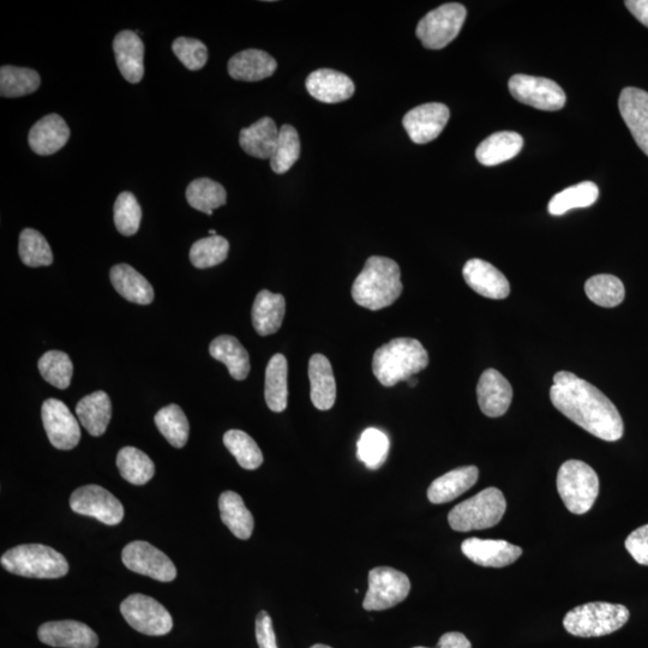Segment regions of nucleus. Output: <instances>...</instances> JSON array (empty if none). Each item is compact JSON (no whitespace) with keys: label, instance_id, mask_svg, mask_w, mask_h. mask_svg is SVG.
Returning <instances> with one entry per match:
<instances>
[{"label":"nucleus","instance_id":"29","mask_svg":"<svg viewBox=\"0 0 648 648\" xmlns=\"http://www.w3.org/2000/svg\"><path fill=\"white\" fill-rule=\"evenodd\" d=\"M110 280L120 296L131 303L149 305L154 300V288L144 276L129 264L113 266Z\"/></svg>","mask_w":648,"mask_h":648},{"label":"nucleus","instance_id":"24","mask_svg":"<svg viewBox=\"0 0 648 648\" xmlns=\"http://www.w3.org/2000/svg\"><path fill=\"white\" fill-rule=\"evenodd\" d=\"M228 74L233 80L258 82L273 76L278 63L267 52L246 50L234 54L227 65Z\"/></svg>","mask_w":648,"mask_h":648},{"label":"nucleus","instance_id":"23","mask_svg":"<svg viewBox=\"0 0 648 648\" xmlns=\"http://www.w3.org/2000/svg\"><path fill=\"white\" fill-rule=\"evenodd\" d=\"M120 74L130 83H140L144 76V44L135 32L123 30L113 40Z\"/></svg>","mask_w":648,"mask_h":648},{"label":"nucleus","instance_id":"3","mask_svg":"<svg viewBox=\"0 0 648 648\" xmlns=\"http://www.w3.org/2000/svg\"><path fill=\"white\" fill-rule=\"evenodd\" d=\"M428 365V352L418 340L411 338L390 340L377 348L372 359V371L384 387L406 382Z\"/></svg>","mask_w":648,"mask_h":648},{"label":"nucleus","instance_id":"42","mask_svg":"<svg viewBox=\"0 0 648 648\" xmlns=\"http://www.w3.org/2000/svg\"><path fill=\"white\" fill-rule=\"evenodd\" d=\"M389 447V438L383 431L369 428L359 437L357 456L369 470H377L386 462Z\"/></svg>","mask_w":648,"mask_h":648},{"label":"nucleus","instance_id":"8","mask_svg":"<svg viewBox=\"0 0 648 648\" xmlns=\"http://www.w3.org/2000/svg\"><path fill=\"white\" fill-rule=\"evenodd\" d=\"M467 11L464 5L448 3L432 10L419 21L417 38L429 50H441L459 35Z\"/></svg>","mask_w":648,"mask_h":648},{"label":"nucleus","instance_id":"13","mask_svg":"<svg viewBox=\"0 0 648 648\" xmlns=\"http://www.w3.org/2000/svg\"><path fill=\"white\" fill-rule=\"evenodd\" d=\"M125 567L137 574L149 578L170 582L176 579L177 569L164 552L142 540H136L125 546L122 552Z\"/></svg>","mask_w":648,"mask_h":648},{"label":"nucleus","instance_id":"56","mask_svg":"<svg viewBox=\"0 0 648 648\" xmlns=\"http://www.w3.org/2000/svg\"><path fill=\"white\" fill-rule=\"evenodd\" d=\"M414 648H428V647H414Z\"/></svg>","mask_w":648,"mask_h":648},{"label":"nucleus","instance_id":"30","mask_svg":"<svg viewBox=\"0 0 648 648\" xmlns=\"http://www.w3.org/2000/svg\"><path fill=\"white\" fill-rule=\"evenodd\" d=\"M78 420L90 435H104L112 417L110 396L104 390L84 396L76 406Z\"/></svg>","mask_w":648,"mask_h":648},{"label":"nucleus","instance_id":"25","mask_svg":"<svg viewBox=\"0 0 648 648\" xmlns=\"http://www.w3.org/2000/svg\"><path fill=\"white\" fill-rule=\"evenodd\" d=\"M310 396L317 410L328 411L335 404L336 383L332 365L323 354H314L309 362Z\"/></svg>","mask_w":648,"mask_h":648},{"label":"nucleus","instance_id":"18","mask_svg":"<svg viewBox=\"0 0 648 648\" xmlns=\"http://www.w3.org/2000/svg\"><path fill=\"white\" fill-rule=\"evenodd\" d=\"M618 107L636 144L648 156V93L639 88H624Z\"/></svg>","mask_w":648,"mask_h":648},{"label":"nucleus","instance_id":"22","mask_svg":"<svg viewBox=\"0 0 648 648\" xmlns=\"http://www.w3.org/2000/svg\"><path fill=\"white\" fill-rule=\"evenodd\" d=\"M70 138V129L59 114L41 118L29 131L28 142L33 152L47 156L59 152Z\"/></svg>","mask_w":648,"mask_h":648},{"label":"nucleus","instance_id":"11","mask_svg":"<svg viewBox=\"0 0 648 648\" xmlns=\"http://www.w3.org/2000/svg\"><path fill=\"white\" fill-rule=\"evenodd\" d=\"M508 86L516 100L537 110L558 111L566 105V93L549 78L515 75Z\"/></svg>","mask_w":648,"mask_h":648},{"label":"nucleus","instance_id":"14","mask_svg":"<svg viewBox=\"0 0 648 648\" xmlns=\"http://www.w3.org/2000/svg\"><path fill=\"white\" fill-rule=\"evenodd\" d=\"M41 418L48 440L54 448L71 450L80 442V424L63 401L46 400L41 408Z\"/></svg>","mask_w":648,"mask_h":648},{"label":"nucleus","instance_id":"31","mask_svg":"<svg viewBox=\"0 0 648 648\" xmlns=\"http://www.w3.org/2000/svg\"><path fill=\"white\" fill-rule=\"evenodd\" d=\"M524 147V138L513 131H501L489 136L476 150L477 160L484 166H496L512 160Z\"/></svg>","mask_w":648,"mask_h":648},{"label":"nucleus","instance_id":"15","mask_svg":"<svg viewBox=\"0 0 648 648\" xmlns=\"http://www.w3.org/2000/svg\"><path fill=\"white\" fill-rule=\"evenodd\" d=\"M450 117L449 108L440 102L420 105L407 112L402 125L408 136L417 144L436 140L442 134Z\"/></svg>","mask_w":648,"mask_h":648},{"label":"nucleus","instance_id":"4","mask_svg":"<svg viewBox=\"0 0 648 648\" xmlns=\"http://www.w3.org/2000/svg\"><path fill=\"white\" fill-rule=\"evenodd\" d=\"M9 573L35 579H59L69 572V563L60 552L42 544L15 546L0 558Z\"/></svg>","mask_w":648,"mask_h":648},{"label":"nucleus","instance_id":"28","mask_svg":"<svg viewBox=\"0 0 648 648\" xmlns=\"http://www.w3.org/2000/svg\"><path fill=\"white\" fill-rule=\"evenodd\" d=\"M479 470L476 466H464L443 474L432 482L428 490L431 503L442 504L454 501L477 483Z\"/></svg>","mask_w":648,"mask_h":648},{"label":"nucleus","instance_id":"43","mask_svg":"<svg viewBox=\"0 0 648 648\" xmlns=\"http://www.w3.org/2000/svg\"><path fill=\"white\" fill-rule=\"evenodd\" d=\"M225 447L245 470H257L262 465L263 454L260 447L246 432L230 430L224 435Z\"/></svg>","mask_w":648,"mask_h":648},{"label":"nucleus","instance_id":"52","mask_svg":"<svg viewBox=\"0 0 648 648\" xmlns=\"http://www.w3.org/2000/svg\"><path fill=\"white\" fill-rule=\"evenodd\" d=\"M627 9L648 28V0H627Z\"/></svg>","mask_w":648,"mask_h":648},{"label":"nucleus","instance_id":"49","mask_svg":"<svg viewBox=\"0 0 648 648\" xmlns=\"http://www.w3.org/2000/svg\"><path fill=\"white\" fill-rule=\"evenodd\" d=\"M626 549L641 566H648V525L636 528L629 534Z\"/></svg>","mask_w":648,"mask_h":648},{"label":"nucleus","instance_id":"50","mask_svg":"<svg viewBox=\"0 0 648 648\" xmlns=\"http://www.w3.org/2000/svg\"><path fill=\"white\" fill-rule=\"evenodd\" d=\"M256 640L258 648H279L276 644L272 617L267 611H261L256 617Z\"/></svg>","mask_w":648,"mask_h":648},{"label":"nucleus","instance_id":"2","mask_svg":"<svg viewBox=\"0 0 648 648\" xmlns=\"http://www.w3.org/2000/svg\"><path fill=\"white\" fill-rule=\"evenodd\" d=\"M401 293L399 264L388 257L371 256L352 286L354 302L372 311L388 308Z\"/></svg>","mask_w":648,"mask_h":648},{"label":"nucleus","instance_id":"1","mask_svg":"<svg viewBox=\"0 0 648 648\" xmlns=\"http://www.w3.org/2000/svg\"><path fill=\"white\" fill-rule=\"evenodd\" d=\"M550 399L564 416L600 440L615 442L623 436V420L616 406L593 384L572 372H557Z\"/></svg>","mask_w":648,"mask_h":648},{"label":"nucleus","instance_id":"17","mask_svg":"<svg viewBox=\"0 0 648 648\" xmlns=\"http://www.w3.org/2000/svg\"><path fill=\"white\" fill-rule=\"evenodd\" d=\"M462 554L482 567L503 568L519 560L522 550L506 540L466 539L461 545Z\"/></svg>","mask_w":648,"mask_h":648},{"label":"nucleus","instance_id":"51","mask_svg":"<svg viewBox=\"0 0 648 648\" xmlns=\"http://www.w3.org/2000/svg\"><path fill=\"white\" fill-rule=\"evenodd\" d=\"M437 648H472V645L464 634L452 632L441 636Z\"/></svg>","mask_w":648,"mask_h":648},{"label":"nucleus","instance_id":"10","mask_svg":"<svg viewBox=\"0 0 648 648\" xmlns=\"http://www.w3.org/2000/svg\"><path fill=\"white\" fill-rule=\"evenodd\" d=\"M120 612L130 627L142 634L161 636L173 628L172 616L165 606L144 594H131L120 604Z\"/></svg>","mask_w":648,"mask_h":648},{"label":"nucleus","instance_id":"47","mask_svg":"<svg viewBox=\"0 0 648 648\" xmlns=\"http://www.w3.org/2000/svg\"><path fill=\"white\" fill-rule=\"evenodd\" d=\"M113 220L118 232L125 237L134 236L140 230L142 209L132 192L124 191L117 197L113 207Z\"/></svg>","mask_w":648,"mask_h":648},{"label":"nucleus","instance_id":"53","mask_svg":"<svg viewBox=\"0 0 648 648\" xmlns=\"http://www.w3.org/2000/svg\"><path fill=\"white\" fill-rule=\"evenodd\" d=\"M406 382H407L408 386H410V387L417 386V383H418L416 378H413V377H411L410 380H407Z\"/></svg>","mask_w":648,"mask_h":648},{"label":"nucleus","instance_id":"54","mask_svg":"<svg viewBox=\"0 0 648 648\" xmlns=\"http://www.w3.org/2000/svg\"><path fill=\"white\" fill-rule=\"evenodd\" d=\"M310 648H332V647H329L327 645L317 644V645H314V646H312Z\"/></svg>","mask_w":648,"mask_h":648},{"label":"nucleus","instance_id":"5","mask_svg":"<svg viewBox=\"0 0 648 648\" xmlns=\"http://www.w3.org/2000/svg\"><path fill=\"white\" fill-rule=\"evenodd\" d=\"M629 616V610L621 604L587 603L570 610L564 617L563 627L580 638H597L621 629Z\"/></svg>","mask_w":648,"mask_h":648},{"label":"nucleus","instance_id":"32","mask_svg":"<svg viewBox=\"0 0 648 648\" xmlns=\"http://www.w3.org/2000/svg\"><path fill=\"white\" fill-rule=\"evenodd\" d=\"M209 353L218 362L227 366L234 380L243 381L248 377L250 372L249 353L234 336H218L210 344Z\"/></svg>","mask_w":648,"mask_h":648},{"label":"nucleus","instance_id":"19","mask_svg":"<svg viewBox=\"0 0 648 648\" xmlns=\"http://www.w3.org/2000/svg\"><path fill=\"white\" fill-rule=\"evenodd\" d=\"M480 410L490 418L503 416L513 400V388L506 377L495 369L485 370L477 386Z\"/></svg>","mask_w":648,"mask_h":648},{"label":"nucleus","instance_id":"36","mask_svg":"<svg viewBox=\"0 0 648 648\" xmlns=\"http://www.w3.org/2000/svg\"><path fill=\"white\" fill-rule=\"evenodd\" d=\"M117 466L126 482L144 485L154 477L155 465L152 459L142 450L135 447H124L117 455Z\"/></svg>","mask_w":648,"mask_h":648},{"label":"nucleus","instance_id":"40","mask_svg":"<svg viewBox=\"0 0 648 648\" xmlns=\"http://www.w3.org/2000/svg\"><path fill=\"white\" fill-rule=\"evenodd\" d=\"M585 292L591 302L603 308H615L626 297L623 282L610 274L592 276L586 281Z\"/></svg>","mask_w":648,"mask_h":648},{"label":"nucleus","instance_id":"41","mask_svg":"<svg viewBox=\"0 0 648 648\" xmlns=\"http://www.w3.org/2000/svg\"><path fill=\"white\" fill-rule=\"evenodd\" d=\"M18 254L24 266L30 268L48 267L53 263V252L46 238L33 228H24L20 234Z\"/></svg>","mask_w":648,"mask_h":648},{"label":"nucleus","instance_id":"45","mask_svg":"<svg viewBox=\"0 0 648 648\" xmlns=\"http://www.w3.org/2000/svg\"><path fill=\"white\" fill-rule=\"evenodd\" d=\"M230 243L221 236H210L197 240L190 249V262L198 269L218 266L226 261Z\"/></svg>","mask_w":648,"mask_h":648},{"label":"nucleus","instance_id":"55","mask_svg":"<svg viewBox=\"0 0 648 648\" xmlns=\"http://www.w3.org/2000/svg\"><path fill=\"white\" fill-rule=\"evenodd\" d=\"M209 234H210V236H212V237H213V236H218V233H216L215 230H210V231H209Z\"/></svg>","mask_w":648,"mask_h":648},{"label":"nucleus","instance_id":"44","mask_svg":"<svg viewBox=\"0 0 648 648\" xmlns=\"http://www.w3.org/2000/svg\"><path fill=\"white\" fill-rule=\"evenodd\" d=\"M38 368L44 380L58 389L69 388L74 365L65 352L48 351L39 359Z\"/></svg>","mask_w":648,"mask_h":648},{"label":"nucleus","instance_id":"34","mask_svg":"<svg viewBox=\"0 0 648 648\" xmlns=\"http://www.w3.org/2000/svg\"><path fill=\"white\" fill-rule=\"evenodd\" d=\"M288 364L282 354H275L270 358L266 369V383H264V398L270 411L284 412L287 408Z\"/></svg>","mask_w":648,"mask_h":648},{"label":"nucleus","instance_id":"37","mask_svg":"<svg viewBox=\"0 0 648 648\" xmlns=\"http://www.w3.org/2000/svg\"><path fill=\"white\" fill-rule=\"evenodd\" d=\"M40 84V75L35 70L11 65H3L0 69V95L3 98H21L33 94Z\"/></svg>","mask_w":648,"mask_h":648},{"label":"nucleus","instance_id":"9","mask_svg":"<svg viewBox=\"0 0 648 648\" xmlns=\"http://www.w3.org/2000/svg\"><path fill=\"white\" fill-rule=\"evenodd\" d=\"M411 591V581L407 575L390 567H377L370 570L369 590L363 606L368 611H382L404 602Z\"/></svg>","mask_w":648,"mask_h":648},{"label":"nucleus","instance_id":"6","mask_svg":"<svg viewBox=\"0 0 648 648\" xmlns=\"http://www.w3.org/2000/svg\"><path fill=\"white\" fill-rule=\"evenodd\" d=\"M506 509L507 502L502 491L488 488L450 510L448 522L454 531L485 530L496 526Z\"/></svg>","mask_w":648,"mask_h":648},{"label":"nucleus","instance_id":"12","mask_svg":"<svg viewBox=\"0 0 648 648\" xmlns=\"http://www.w3.org/2000/svg\"><path fill=\"white\" fill-rule=\"evenodd\" d=\"M70 507L75 513L90 516L108 526H116L124 518L123 504L99 485L81 486L72 492Z\"/></svg>","mask_w":648,"mask_h":648},{"label":"nucleus","instance_id":"39","mask_svg":"<svg viewBox=\"0 0 648 648\" xmlns=\"http://www.w3.org/2000/svg\"><path fill=\"white\" fill-rule=\"evenodd\" d=\"M599 197L598 186L593 182H584L570 186L549 202V213L560 216L575 208H587L596 203Z\"/></svg>","mask_w":648,"mask_h":648},{"label":"nucleus","instance_id":"27","mask_svg":"<svg viewBox=\"0 0 648 648\" xmlns=\"http://www.w3.org/2000/svg\"><path fill=\"white\" fill-rule=\"evenodd\" d=\"M286 300L282 294L263 290L257 294L252 305V326L261 336L275 334L284 321Z\"/></svg>","mask_w":648,"mask_h":648},{"label":"nucleus","instance_id":"26","mask_svg":"<svg viewBox=\"0 0 648 648\" xmlns=\"http://www.w3.org/2000/svg\"><path fill=\"white\" fill-rule=\"evenodd\" d=\"M278 126L274 120L264 117L240 131L239 144L244 152L256 159L272 158L279 140Z\"/></svg>","mask_w":648,"mask_h":648},{"label":"nucleus","instance_id":"38","mask_svg":"<svg viewBox=\"0 0 648 648\" xmlns=\"http://www.w3.org/2000/svg\"><path fill=\"white\" fill-rule=\"evenodd\" d=\"M162 436L174 448H183L189 440L190 426L182 408L176 404L162 407L154 418Z\"/></svg>","mask_w":648,"mask_h":648},{"label":"nucleus","instance_id":"48","mask_svg":"<svg viewBox=\"0 0 648 648\" xmlns=\"http://www.w3.org/2000/svg\"><path fill=\"white\" fill-rule=\"evenodd\" d=\"M172 51L190 71L201 70L208 60L207 46L197 39L180 36L173 41Z\"/></svg>","mask_w":648,"mask_h":648},{"label":"nucleus","instance_id":"33","mask_svg":"<svg viewBox=\"0 0 648 648\" xmlns=\"http://www.w3.org/2000/svg\"><path fill=\"white\" fill-rule=\"evenodd\" d=\"M221 520L234 536L249 539L254 531L255 521L250 510L246 508L243 498L237 492H222L219 498Z\"/></svg>","mask_w":648,"mask_h":648},{"label":"nucleus","instance_id":"16","mask_svg":"<svg viewBox=\"0 0 648 648\" xmlns=\"http://www.w3.org/2000/svg\"><path fill=\"white\" fill-rule=\"evenodd\" d=\"M38 636L41 642L52 647L96 648L98 635L87 624L77 621H53L42 624Z\"/></svg>","mask_w":648,"mask_h":648},{"label":"nucleus","instance_id":"35","mask_svg":"<svg viewBox=\"0 0 648 648\" xmlns=\"http://www.w3.org/2000/svg\"><path fill=\"white\" fill-rule=\"evenodd\" d=\"M186 201L198 212L212 215L227 202V192L220 183L209 178L192 180L186 188Z\"/></svg>","mask_w":648,"mask_h":648},{"label":"nucleus","instance_id":"20","mask_svg":"<svg viewBox=\"0 0 648 648\" xmlns=\"http://www.w3.org/2000/svg\"><path fill=\"white\" fill-rule=\"evenodd\" d=\"M462 275L466 284L480 296L489 299H504L509 296V281L489 262L473 258L466 262Z\"/></svg>","mask_w":648,"mask_h":648},{"label":"nucleus","instance_id":"7","mask_svg":"<svg viewBox=\"0 0 648 648\" xmlns=\"http://www.w3.org/2000/svg\"><path fill=\"white\" fill-rule=\"evenodd\" d=\"M557 491L570 513L582 515L593 507L599 494V478L580 460L564 462L557 474Z\"/></svg>","mask_w":648,"mask_h":648},{"label":"nucleus","instance_id":"46","mask_svg":"<svg viewBox=\"0 0 648 648\" xmlns=\"http://www.w3.org/2000/svg\"><path fill=\"white\" fill-rule=\"evenodd\" d=\"M300 155V138L298 131L292 125H282L279 132L278 144L275 152L270 158L272 170L278 174H284L291 170L296 164Z\"/></svg>","mask_w":648,"mask_h":648},{"label":"nucleus","instance_id":"21","mask_svg":"<svg viewBox=\"0 0 648 648\" xmlns=\"http://www.w3.org/2000/svg\"><path fill=\"white\" fill-rule=\"evenodd\" d=\"M305 86L312 98L324 104H339L351 99L356 90L350 77L332 69L311 72Z\"/></svg>","mask_w":648,"mask_h":648}]
</instances>
